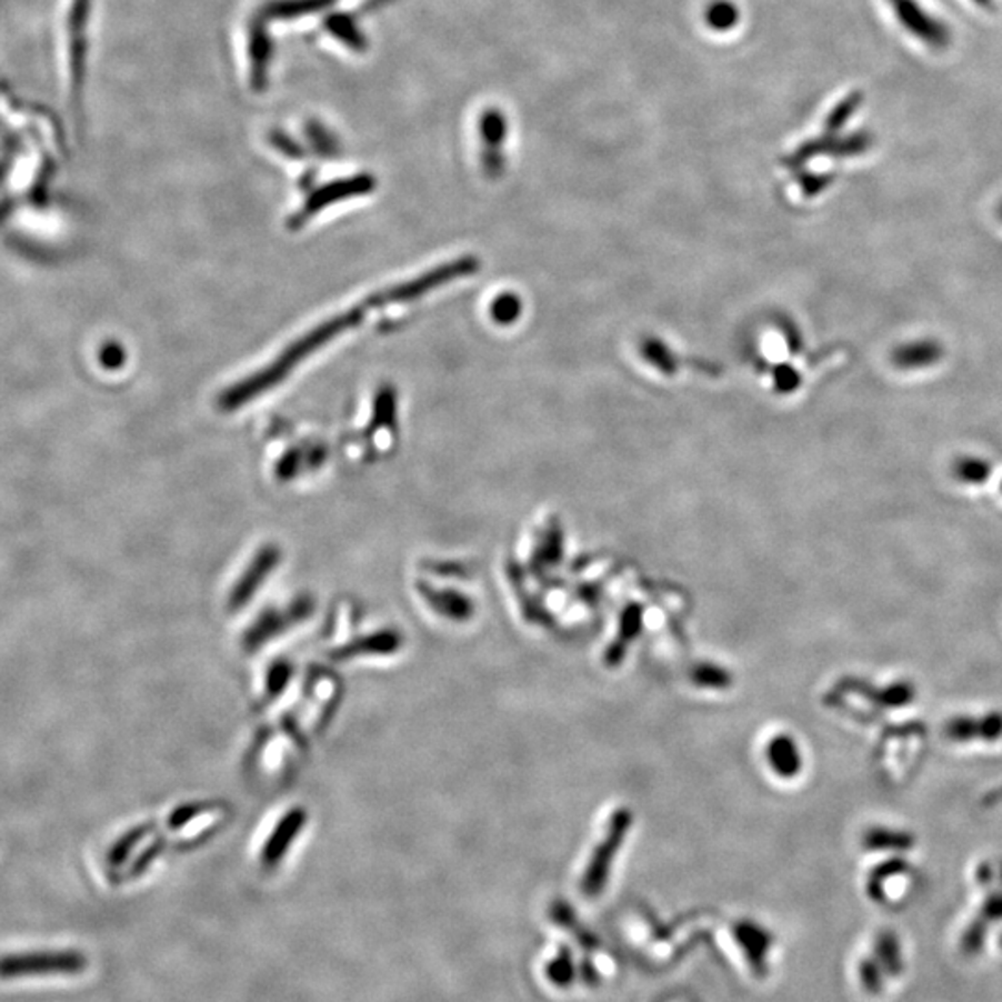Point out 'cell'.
<instances>
[{"label": "cell", "instance_id": "1", "mask_svg": "<svg viewBox=\"0 0 1002 1002\" xmlns=\"http://www.w3.org/2000/svg\"><path fill=\"white\" fill-rule=\"evenodd\" d=\"M455 271L457 265L453 270L451 268L450 270H437L433 273H429V275L418 277L414 281H407L405 284L387 288L383 292L373 293L367 301H362L361 304H357L353 309L345 310L344 314L334 315L331 320L307 332L303 339H299L287 351H282L279 359L268 364L264 370H260L259 373L243 379L242 383H238L237 387L227 390L226 394L221 395V405L226 407L227 411L246 405L257 395L264 394L268 390L273 389L277 383H281L282 379L287 378L288 373H292L293 368L298 367L299 362H303L310 353L321 350L323 345L329 344V340L339 339L340 334H344L345 331H351L353 327L359 325L373 307L379 309V307H387V304L411 301V299L418 298V295H422V293L440 284V281H444L445 277L455 275Z\"/></svg>", "mask_w": 1002, "mask_h": 1002}, {"label": "cell", "instance_id": "2", "mask_svg": "<svg viewBox=\"0 0 1002 1002\" xmlns=\"http://www.w3.org/2000/svg\"><path fill=\"white\" fill-rule=\"evenodd\" d=\"M896 29L929 52H945L952 46V30L924 0H882Z\"/></svg>", "mask_w": 1002, "mask_h": 1002}, {"label": "cell", "instance_id": "3", "mask_svg": "<svg viewBox=\"0 0 1002 1002\" xmlns=\"http://www.w3.org/2000/svg\"><path fill=\"white\" fill-rule=\"evenodd\" d=\"M79 952H27L0 958V979H19L36 974H77L84 969Z\"/></svg>", "mask_w": 1002, "mask_h": 1002}, {"label": "cell", "instance_id": "4", "mask_svg": "<svg viewBox=\"0 0 1002 1002\" xmlns=\"http://www.w3.org/2000/svg\"><path fill=\"white\" fill-rule=\"evenodd\" d=\"M946 735L952 741H971V739H985V741H995L1002 735V715L1001 713H990L982 719H971V717H956L954 721L946 724Z\"/></svg>", "mask_w": 1002, "mask_h": 1002}, {"label": "cell", "instance_id": "5", "mask_svg": "<svg viewBox=\"0 0 1002 1002\" xmlns=\"http://www.w3.org/2000/svg\"><path fill=\"white\" fill-rule=\"evenodd\" d=\"M876 951H879L880 958L884 962L885 971H890L891 974L901 973V945H899V940H896V935L893 932H882L879 935Z\"/></svg>", "mask_w": 1002, "mask_h": 1002}, {"label": "cell", "instance_id": "6", "mask_svg": "<svg viewBox=\"0 0 1002 1002\" xmlns=\"http://www.w3.org/2000/svg\"><path fill=\"white\" fill-rule=\"evenodd\" d=\"M869 845L880 851V849H908L912 845V835L908 833L893 832V830H879V832L869 835Z\"/></svg>", "mask_w": 1002, "mask_h": 1002}, {"label": "cell", "instance_id": "7", "mask_svg": "<svg viewBox=\"0 0 1002 1002\" xmlns=\"http://www.w3.org/2000/svg\"><path fill=\"white\" fill-rule=\"evenodd\" d=\"M862 980L865 988L871 991H879L880 985H882V971H880L879 965H874V962H865L862 963Z\"/></svg>", "mask_w": 1002, "mask_h": 1002}, {"label": "cell", "instance_id": "8", "mask_svg": "<svg viewBox=\"0 0 1002 1002\" xmlns=\"http://www.w3.org/2000/svg\"><path fill=\"white\" fill-rule=\"evenodd\" d=\"M1002 918V895L991 896L990 901L985 902L984 915H982V921L988 923L991 919Z\"/></svg>", "mask_w": 1002, "mask_h": 1002}, {"label": "cell", "instance_id": "9", "mask_svg": "<svg viewBox=\"0 0 1002 1002\" xmlns=\"http://www.w3.org/2000/svg\"><path fill=\"white\" fill-rule=\"evenodd\" d=\"M974 8H979V10H988L991 12L993 8H995V0H969Z\"/></svg>", "mask_w": 1002, "mask_h": 1002}]
</instances>
